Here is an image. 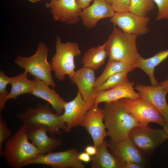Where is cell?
<instances>
[{
	"instance_id": "6da1fadb",
	"label": "cell",
	"mask_w": 168,
	"mask_h": 168,
	"mask_svg": "<svg viewBox=\"0 0 168 168\" xmlns=\"http://www.w3.org/2000/svg\"><path fill=\"white\" fill-rule=\"evenodd\" d=\"M103 109L106 135L110 141L116 142L124 140L128 138L133 128L142 125L125 109L121 99L105 103Z\"/></svg>"
},
{
	"instance_id": "7a4b0ae2",
	"label": "cell",
	"mask_w": 168,
	"mask_h": 168,
	"mask_svg": "<svg viewBox=\"0 0 168 168\" xmlns=\"http://www.w3.org/2000/svg\"><path fill=\"white\" fill-rule=\"evenodd\" d=\"M137 37L114 25L112 33L103 44L109 60L135 63L142 57L137 49Z\"/></svg>"
},
{
	"instance_id": "3957f363",
	"label": "cell",
	"mask_w": 168,
	"mask_h": 168,
	"mask_svg": "<svg viewBox=\"0 0 168 168\" xmlns=\"http://www.w3.org/2000/svg\"><path fill=\"white\" fill-rule=\"evenodd\" d=\"M1 156L13 168L21 167L25 161L38 156L37 148L29 141L27 128L25 125L20 126L7 140Z\"/></svg>"
},
{
	"instance_id": "277c9868",
	"label": "cell",
	"mask_w": 168,
	"mask_h": 168,
	"mask_svg": "<svg viewBox=\"0 0 168 168\" xmlns=\"http://www.w3.org/2000/svg\"><path fill=\"white\" fill-rule=\"evenodd\" d=\"M47 102L39 103L35 107H30L23 113L17 114V117L27 128L39 125H45L49 130L51 137L60 135L64 131L65 125L62 114L54 113Z\"/></svg>"
},
{
	"instance_id": "5b68a950",
	"label": "cell",
	"mask_w": 168,
	"mask_h": 168,
	"mask_svg": "<svg viewBox=\"0 0 168 168\" xmlns=\"http://www.w3.org/2000/svg\"><path fill=\"white\" fill-rule=\"evenodd\" d=\"M49 49L44 43H39L35 53L29 57L18 55L14 62L25 69L30 75L43 81L48 86L54 88L56 84L52 77L53 68L51 63L47 60Z\"/></svg>"
},
{
	"instance_id": "8992f818",
	"label": "cell",
	"mask_w": 168,
	"mask_h": 168,
	"mask_svg": "<svg viewBox=\"0 0 168 168\" xmlns=\"http://www.w3.org/2000/svg\"><path fill=\"white\" fill-rule=\"evenodd\" d=\"M55 53L52 58L51 63L56 78L60 81L65 79V75L71 77L75 71L74 58L81 54L77 42H63L57 36L55 41Z\"/></svg>"
},
{
	"instance_id": "52a82bcc",
	"label": "cell",
	"mask_w": 168,
	"mask_h": 168,
	"mask_svg": "<svg viewBox=\"0 0 168 168\" xmlns=\"http://www.w3.org/2000/svg\"><path fill=\"white\" fill-rule=\"evenodd\" d=\"M128 138L147 158L168 139L164 129H154L148 126H136L130 131Z\"/></svg>"
},
{
	"instance_id": "ba28073f",
	"label": "cell",
	"mask_w": 168,
	"mask_h": 168,
	"mask_svg": "<svg viewBox=\"0 0 168 168\" xmlns=\"http://www.w3.org/2000/svg\"><path fill=\"white\" fill-rule=\"evenodd\" d=\"M79 152L75 148L61 152H52L28 159L22 167L32 164H42L53 168H85V165L78 158Z\"/></svg>"
},
{
	"instance_id": "9c48e42d",
	"label": "cell",
	"mask_w": 168,
	"mask_h": 168,
	"mask_svg": "<svg viewBox=\"0 0 168 168\" xmlns=\"http://www.w3.org/2000/svg\"><path fill=\"white\" fill-rule=\"evenodd\" d=\"M125 109L143 126L150 122L162 126L166 122L156 109L149 101L141 97L133 100L128 98L120 99Z\"/></svg>"
},
{
	"instance_id": "30bf717a",
	"label": "cell",
	"mask_w": 168,
	"mask_h": 168,
	"mask_svg": "<svg viewBox=\"0 0 168 168\" xmlns=\"http://www.w3.org/2000/svg\"><path fill=\"white\" fill-rule=\"evenodd\" d=\"M96 95L86 101L78 91L73 100L67 102L62 114L65 126L64 132H69L72 128L80 125L87 112L94 104Z\"/></svg>"
},
{
	"instance_id": "8fae6325",
	"label": "cell",
	"mask_w": 168,
	"mask_h": 168,
	"mask_svg": "<svg viewBox=\"0 0 168 168\" xmlns=\"http://www.w3.org/2000/svg\"><path fill=\"white\" fill-rule=\"evenodd\" d=\"M150 21L147 16H140L130 11L115 12L110 19L111 23L124 32L138 36L149 32L148 25Z\"/></svg>"
},
{
	"instance_id": "7c38bea8",
	"label": "cell",
	"mask_w": 168,
	"mask_h": 168,
	"mask_svg": "<svg viewBox=\"0 0 168 168\" xmlns=\"http://www.w3.org/2000/svg\"><path fill=\"white\" fill-rule=\"evenodd\" d=\"M46 8L50 9L52 18L68 24H75L80 20L82 10L80 9L76 0H51L45 3Z\"/></svg>"
},
{
	"instance_id": "4fadbf2b",
	"label": "cell",
	"mask_w": 168,
	"mask_h": 168,
	"mask_svg": "<svg viewBox=\"0 0 168 168\" xmlns=\"http://www.w3.org/2000/svg\"><path fill=\"white\" fill-rule=\"evenodd\" d=\"M104 112L98 105L94 104L87 112L80 126L85 128L91 135L94 146L97 148L107 136L103 122Z\"/></svg>"
},
{
	"instance_id": "5bb4252c",
	"label": "cell",
	"mask_w": 168,
	"mask_h": 168,
	"mask_svg": "<svg viewBox=\"0 0 168 168\" xmlns=\"http://www.w3.org/2000/svg\"><path fill=\"white\" fill-rule=\"evenodd\" d=\"M27 128L28 138L37 148L38 156L50 152L62 144L61 138L47 135L49 130L45 125H39Z\"/></svg>"
},
{
	"instance_id": "9a60e30c",
	"label": "cell",
	"mask_w": 168,
	"mask_h": 168,
	"mask_svg": "<svg viewBox=\"0 0 168 168\" xmlns=\"http://www.w3.org/2000/svg\"><path fill=\"white\" fill-rule=\"evenodd\" d=\"M135 88L141 97L150 102L166 122H168V104L166 100L167 92L163 87L159 85L157 86H148L138 83Z\"/></svg>"
},
{
	"instance_id": "2e32d148",
	"label": "cell",
	"mask_w": 168,
	"mask_h": 168,
	"mask_svg": "<svg viewBox=\"0 0 168 168\" xmlns=\"http://www.w3.org/2000/svg\"><path fill=\"white\" fill-rule=\"evenodd\" d=\"M114 12L112 6L104 0H94L91 5L82 10L80 18L83 25L89 29L95 27L101 19L112 17Z\"/></svg>"
},
{
	"instance_id": "e0dca14e",
	"label": "cell",
	"mask_w": 168,
	"mask_h": 168,
	"mask_svg": "<svg viewBox=\"0 0 168 168\" xmlns=\"http://www.w3.org/2000/svg\"><path fill=\"white\" fill-rule=\"evenodd\" d=\"M110 147L112 154L125 162L133 161L144 167L147 164V157L133 144L128 138L118 142L110 141Z\"/></svg>"
},
{
	"instance_id": "ac0fdd59",
	"label": "cell",
	"mask_w": 168,
	"mask_h": 168,
	"mask_svg": "<svg viewBox=\"0 0 168 168\" xmlns=\"http://www.w3.org/2000/svg\"><path fill=\"white\" fill-rule=\"evenodd\" d=\"M134 82L129 81L111 89L99 91L96 94L94 104L98 105L101 102L109 103L123 98L137 100L141 96L138 92L134 90Z\"/></svg>"
},
{
	"instance_id": "d6986e66",
	"label": "cell",
	"mask_w": 168,
	"mask_h": 168,
	"mask_svg": "<svg viewBox=\"0 0 168 168\" xmlns=\"http://www.w3.org/2000/svg\"><path fill=\"white\" fill-rule=\"evenodd\" d=\"M94 71L91 68L82 67L69 78L72 83L77 85L78 91L86 101L96 94L94 91L96 79Z\"/></svg>"
},
{
	"instance_id": "ffe728a7",
	"label": "cell",
	"mask_w": 168,
	"mask_h": 168,
	"mask_svg": "<svg viewBox=\"0 0 168 168\" xmlns=\"http://www.w3.org/2000/svg\"><path fill=\"white\" fill-rule=\"evenodd\" d=\"M34 78L35 80L36 84L31 94L46 101L57 114H63L65 105L67 102L60 97L54 88H50L38 78Z\"/></svg>"
},
{
	"instance_id": "44dd1931",
	"label": "cell",
	"mask_w": 168,
	"mask_h": 168,
	"mask_svg": "<svg viewBox=\"0 0 168 168\" xmlns=\"http://www.w3.org/2000/svg\"><path fill=\"white\" fill-rule=\"evenodd\" d=\"M110 142L104 140L91 158V168H124L125 162L114 156L108 151Z\"/></svg>"
},
{
	"instance_id": "7402d4cb",
	"label": "cell",
	"mask_w": 168,
	"mask_h": 168,
	"mask_svg": "<svg viewBox=\"0 0 168 168\" xmlns=\"http://www.w3.org/2000/svg\"><path fill=\"white\" fill-rule=\"evenodd\" d=\"M28 72L26 71L16 76L11 77L10 84L11 85L10 91L7 97L6 100H16L19 96L25 94H31L36 84L35 79H28Z\"/></svg>"
},
{
	"instance_id": "603a6c76",
	"label": "cell",
	"mask_w": 168,
	"mask_h": 168,
	"mask_svg": "<svg viewBox=\"0 0 168 168\" xmlns=\"http://www.w3.org/2000/svg\"><path fill=\"white\" fill-rule=\"evenodd\" d=\"M168 57V49L161 51L148 58L142 57L135 63L136 68H139L147 75L151 86H158L159 83L154 76L155 68Z\"/></svg>"
},
{
	"instance_id": "cb8c5ba5",
	"label": "cell",
	"mask_w": 168,
	"mask_h": 168,
	"mask_svg": "<svg viewBox=\"0 0 168 168\" xmlns=\"http://www.w3.org/2000/svg\"><path fill=\"white\" fill-rule=\"evenodd\" d=\"M107 57V51L103 44L88 49L82 58L81 63L83 67L97 70L104 63Z\"/></svg>"
},
{
	"instance_id": "d4e9b609",
	"label": "cell",
	"mask_w": 168,
	"mask_h": 168,
	"mask_svg": "<svg viewBox=\"0 0 168 168\" xmlns=\"http://www.w3.org/2000/svg\"><path fill=\"white\" fill-rule=\"evenodd\" d=\"M135 68H136L135 63L108 60L102 73L96 78L94 84L95 88L105 82L112 75L124 71L129 72L133 71Z\"/></svg>"
},
{
	"instance_id": "484cf974",
	"label": "cell",
	"mask_w": 168,
	"mask_h": 168,
	"mask_svg": "<svg viewBox=\"0 0 168 168\" xmlns=\"http://www.w3.org/2000/svg\"><path fill=\"white\" fill-rule=\"evenodd\" d=\"M127 71L120 72L114 74L109 77L102 84L95 88V92L97 93L102 91L110 90L123 83L129 82Z\"/></svg>"
},
{
	"instance_id": "4316f807",
	"label": "cell",
	"mask_w": 168,
	"mask_h": 168,
	"mask_svg": "<svg viewBox=\"0 0 168 168\" xmlns=\"http://www.w3.org/2000/svg\"><path fill=\"white\" fill-rule=\"evenodd\" d=\"M129 11L142 16L147 15L154 8L153 0H131Z\"/></svg>"
},
{
	"instance_id": "83f0119b",
	"label": "cell",
	"mask_w": 168,
	"mask_h": 168,
	"mask_svg": "<svg viewBox=\"0 0 168 168\" xmlns=\"http://www.w3.org/2000/svg\"><path fill=\"white\" fill-rule=\"evenodd\" d=\"M11 77L7 76L2 70L0 71V111L5 107L6 98L9 92L6 91V86L10 84Z\"/></svg>"
},
{
	"instance_id": "f1b7e54d",
	"label": "cell",
	"mask_w": 168,
	"mask_h": 168,
	"mask_svg": "<svg viewBox=\"0 0 168 168\" xmlns=\"http://www.w3.org/2000/svg\"><path fill=\"white\" fill-rule=\"evenodd\" d=\"M12 130L8 128L5 120L3 119V115H0V155L3 150L2 144L5 140H7L12 136Z\"/></svg>"
},
{
	"instance_id": "f546056e",
	"label": "cell",
	"mask_w": 168,
	"mask_h": 168,
	"mask_svg": "<svg viewBox=\"0 0 168 168\" xmlns=\"http://www.w3.org/2000/svg\"><path fill=\"white\" fill-rule=\"evenodd\" d=\"M158 7L157 20L168 19V0H153Z\"/></svg>"
},
{
	"instance_id": "4dcf8cb0",
	"label": "cell",
	"mask_w": 168,
	"mask_h": 168,
	"mask_svg": "<svg viewBox=\"0 0 168 168\" xmlns=\"http://www.w3.org/2000/svg\"><path fill=\"white\" fill-rule=\"evenodd\" d=\"M131 0H115L112 5L115 12L129 11Z\"/></svg>"
},
{
	"instance_id": "1f68e13d",
	"label": "cell",
	"mask_w": 168,
	"mask_h": 168,
	"mask_svg": "<svg viewBox=\"0 0 168 168\" xmlns=\"http://www.w3.org/2000/svg\"><path fill=\"white\" fill-rule=\"evenodd\" d=\"M94 0H76V2L79 7L83 10L89 6L91 2Z\"/></svg>"
},
{
	"instance_id": "d6a6232c",
	"label": "cell",
	"mask_w": 168,
	"mask_h": 168,
	"mask_svg": "<svg viewBox=\"0 0 168 168\" xmlns=\"http://www.w3.org/2000/svg\"><path fill=\"white\" fill-rule=\"evenodd\" d=\"M78 158L81 161L87 163L91 160V157L90 155L86 152L80 153L78 156Z\"/></svg>"
},
{
	"instance_id": "836d02e7",
	"label": "cell",
	"mask_w": 168,
	"mask_h": 168,
	"mask_svg": "<svg viewBox=\"0 0 168 168\" xmlns=\"http://www.w3.org/2000/svg\"><path fill=\"white\" fill-rule=\"evenodd\" d=\"M144 167L142 165L136 162L128 161L125 162L124 168H142Z\"/></svg>"
},
{
	"instance_id": "e575fe53",
	"label": "cell",
	"mask_w": 168,
	"mask_h": 168,
	"mask_svg": "<svg viewBox=\"0 0 168 168\" xmlns=\"http://www.w3.org/2000/svg\"><path fill=\"white\" fill-rule=\"evenodd\" d=\"M85 151L86 152L90 155L93 156L96 152L97 148L94 145L93 146H88L86 147Z\"/></svg>"
},
{
	"instance_id": "d590c367",
	"label": "cell",
	"mask_w": 168,
	"mask_h": 168,
	"mask_svg": "<svg viewBox=\"0 0 168 168\" xmlns=\"http://www.w3.org/2000/svg\"><path fill=\"white\" fill-rule=\"evenodd\" d=\"M159 85L161 86L164 90L167 93L168 92V76L167 78L163 81L161 82Z\"/></svg>"
},
{
	"instance_id": "8d00e7d4",
	"label": "cell",
	"mask_w": 168,
	"mask_h": 168,
	"mask_svg": "<svg viewBox=\"0 0 168 168\" xmlns=\"http://www.w3.org/2000/svg\"><path fill=\"white\" fill-rule=\"evenodd\" d=\"M162 126L163 129L166 133L168 138V122H166Z\"/></svg>"
},
{
	"instance_id": "74e56055",
	"label": "cell",
	"mask_w": 168,
	"mask_h": 168,
	"mask_svg": "<svg viewBox=\"0 0 168 168\" xmlns=\"http://www.w3.org/2000/svg\"><path fill=\"white\" fill-rule=\"evenodd\" d=\"M107 4L112 6L115 0H104Z\"/></svg>"
},
{
	"instance_id": "f35d334b",
	"label": "cell",
	"mask_w": 168,
	"mask_h": 168,
	"mask_svg": "<svg viewBox=\"0 0 168 168\" xmlns=\"http://www.w3.org/2000/svg\"><path fill=\"white\" fill-rule=\"evenodd\" d=\"M30 2H31L32 3H35L36 2L40 1L43 0H27Z\"/></svg>"
}]
</instances>
